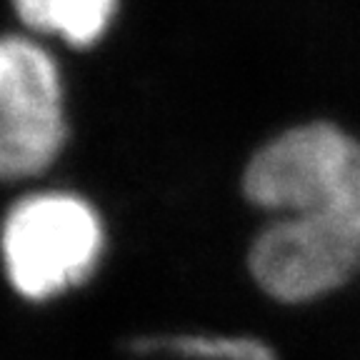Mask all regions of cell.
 <instances>
[{
	"instance_id": "obj_1",
	"label": "cell",
	"mask_w": 360,
	"mask_h": 360,
	"mask_svg": "<svg viewBox=\"0 0 360 360\" xmlns=\"http://www.w3.org/2000/svg\"><path fill=\"white\" fill-rule=\"evenodd\" d=\"M105 245L101 213L78 193H28L0 223L3 276L28 303H51L85 285L101 268Z\"/></svg>"
},
{
	"instance_id": "obj_2",
	"label": "cell",
	"mask_w": 360,
	"mask_h": 360,
	"mask_svg": "<svg viewBox=\"0 0 360 360\" xmlns=\"http://www.w3.org/2000/svg\"><path fill=\"white\" fill-rule=\"evenodd\" d=\"M253 205L281 215H323L360 236V143L330 123L278 135L243 175Z\"/></svg>"
},
{
	"instance_id": "obj_3",
	"label": "cell",
	"mask_w": 360,
	"mask_h": 360,
	"mask_svg": "<svg viewBox=\"0 0 360 360\" xmlns=\"http://www.w3.org/2000/svg\"><path fill=\"white\" fill-rule=\"evenodd\" d=\"M360 270V236L323 215H281L255 236L248 273L276 303L303 305L340 290Z\"/></svg>"
},
{
	"instance_id": "obj_4",
	"label": "cell",
	"mask_w": 360,
	"mask_h": 360,
	"mask_svg": "<svg viewBox=\"0 0 360 360\" xmlns=\"http://www.w3.org/2000/svg\"><path fill=\"white\" fill-rule=\"evenodd\" d=\"M65 143L60 78L25 38H0V180L43 173Z\"/></svg>"
},
{
	"instance_id": "obj_5",
	"label": "cell",
	"mask_w": 360,
	"mask_h": 360,
	"mask_svg": "<svg viewBox=\"0 0 360 360\" xmlns=\"http://www.w3.org/2000/svg\"><path fill=\"white\" fill-rule=\"evenodd\" d=\"M138 355H163L173 360H281L263 338L245 333H163L138 338Z\"/></svg>"
},
{
	"instance_id": "obj_6",
	"label": "cell",
	"mask_w": 360,
	"mask_h": 360,
	"mask_svg": "<svg viewBox=\"0 0 360 360\" xmlns=\"http://www.w3.org/2000/svg\"><path fill=\"white\" fill-rule=\"evenodd\" d=\"M15 8L30 28L85 45L108 28L115 0H15Z\"/></svg>"
}]
</instances>
